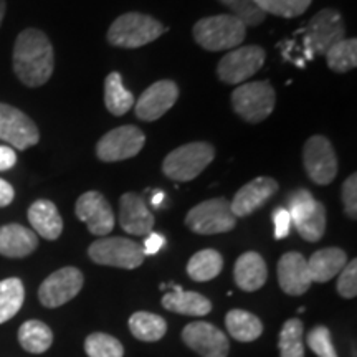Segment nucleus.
<instances>
[{
    "instance_id": "nucleus-1",
    "label": "nucleus",
    "mask_w": 357,
    "mask_h": 357,
    "mask_svg": "<svg viewBox=\"0 0 357 357\" xmlns=\"http://www.w3.org/2000/svg\"><path fill=\"white\" fill-rule=\"evenodd\" d=\"M55 53L42 30L26 29L13 45V71L25 86L38 88L52 78Z\"/></svg>"
},
{
    "instance_id": "nucleus-2",
    "label": "nucleus",
    "mask_w": 357,
    "mask_h": 357,
    "mask_svg": "<svg viewBox=\"0 0 357 357\" xmlns=\"http://www.w3.org/2000/svg\"><path fill=\"white\" fill-rule=\"evenodd\" d=\"M195 42L208 52H222L236 48L247 37V26L231 13L200 19L192 30Z\"/></svg>"
},
{
    "instance_id": "nucleus-3",
    "label": "nucleus",
    "mask_w": 357,
    "mask_h": 357,
    "mask_svg": "<svg viewBox=\"0 0 357 357\" xmlns=\"http://www.w3.org/2000/svg\"><path fill=\"white\" fill-rule=\"evenodd\" d=\"M166 30V26L154 17L139 12H128L111 24L108 42L118 48H139L158 40Z\"/></svg>"
},
{
    "instance_id": "nucleus-4",
    "label": "nucleus",
    "mask_w": 357,
    "mask_h": 357,
    "mask_svg": "<svg viewBox=\"0 0 357 357\" xmlns=\"http://www.w3.org/2000/svg\"><path fill=\"white\" fill-rule=\"evenodd\" d=\"M215 158V147L208 142H189L166 155L162 172L177 182H189L200 176Z\"/></svg>"
},
{
    "instance_id": "nucleus-5",
    "label": "nucleus",
    "mask_w": 357,
    "mask_h": 357,
    "mask_svg": "<svg viewBox=\"0 0 357 357\" xmlns=\"http://www.w3.org/2000/svg\"><path fill=\"white\" fill-rule=\"evenodd\" d=\"M235 113L247 123H261L273 113L276 95L270 82L242 83L230 96Z\"/></svg>"
},
{
    "instance_id": "nucleus-6",
    "label": "nucleus",
    "mask_w": 357,
    "mask_h": 357,
    "mask_svg": "<svg viewBox=\"0 0 357 357\" xmlns=\"http://www.w3.org/2000/svg\"><path fill=\"white\" fill-rule=\"evenodd\" d=\"M306 58L326 55L329 48L346 38V26L341 13L334 8H323L303 29Z\"/></svg>"
},
{
    "instance_id": "nucleus-7",
    "label": "nucleus",
    "mask_w": 357,
    "mask_h": 357,
    "mask_svg": "<svg viewBox=\"0 0 357 357\" xmlns=\"http://www.w3.org/2000/svg\"><path fill=\"white\" fill-rule=\"evenodd\" d=\"M88 255L98 265L134 270L144 263V252L139 243L123 236H102L89 245Z\"/></svg>"
},
{
    "instance_id": "nucleus-8",
    "label": "nucleus",
    "mask_w": 357,
    "mask_h": 357,
    "mask_svg": "<svg viewBox=\"0 0 357 357\" xmlns=\"http://www.w3.org/2000/svg\"><path fill=\"white\" fill-rule=\"evenodd\" d=\"M185 225L199 235L225 234L235 229L236 218L230 211V202L218 197L192 207L185 217Z\"/></svg>"
},
{
    "instance_id": "nucleus-9",
    "label": "nucleus",
    "mask_w": 357,
    "mask_h": 357,
    "mask_svg": "<svg viewBox=\"0 0 357 357\" xmlns=\"http://www.w3.org/2000/svg\"><path fill=\"white\" fill-rule=\"evenodd\" d=\"M266 52L258 45L235 48L218 61L217 75L227 84H242L261 68Z\"/></svg>"
},
{
    "instance_id": "nucleus-10",
    "label": "nucleus",
    "mask_w": 357,
    "mask_h": 357,
    "mask_svg": "<svg viewBox=\"0 0 357 357\" xmlns=\"http://www.w3.org/2000/svg\"><path fill=\"white\" fill-rule=\"evenodd\" d=\"M303 164L307 177L318 185H329L337 176V155L331 141L324 136H312L303 149Z\"/></svg>"
},
{
    "instance_id": "nucleus-11",
    "label": "nucleus",
    "mask_w": 357,
    "mask_h": 357,
    "mask_svg": "<svg viewBox=\"0 0 357 357\" xmlns=\"http://www.w3.org/2000/svg\"><path fill=\"white\" fill-rule=\"evenodd\" d=\"M146 136L139 128L128 124L106 132L98 141L96 155L102 162H118V160L131 159L141 153L144 147Z\"/></svg>"
},
{
    "instance_id": "nucleus-12",
    "label": "nucleus",
    "mask_w": 357,
    "mask_h": 357,
    "mask_svg": "<svg viewBox=\"0 0 357 357\" xmlns=\"http://www.w3.org/2000/svg\"><path fill=\"white\" fill-rule=\"evenodd\" d=\"M0 141H6L12 149L25 151L40 141L37 124L20 109L0 102Z\"/></svg>"
},
{
    "instance_id": "nucleus-13",
    "label": "nucleus",
    "mask_w": 357,
    "mask_h": 357,
    "mask_svg": "<svg viewBox=\"0 0 357 357\" xmlns=\"http://www.w3.org/2000/svg\"><path fill=\"white\" fill-rule=\"evenodd\" d=\"M83 283V273L78 268L65 266L43 281L38 289V300L45 307L63 306L82 291Z\"/></svg>"
},
{
    "instance_id": "nucleus-14",
    "label": "nucleus",
    "mask_w": 357,
    "mask_h": 357,
    "mask_svg": "<svg viewBox=\"0 0 357 357\" xmlns=\"http://www.w3.org/2000/svg\"><path fill=\"white\" fill-rule=\"evenodd\" d=\"M77 217L86 223L93 235L106 236L114 229V213L106 197L100 192L89 190L79 195L75 207Z\"/></svg>"
},
{
    "instance_id": "nucleus-15",
    "label": "nucleus",
    "mask_w": 357,
    "mask_h": 357,
    "mask_svg": "<svg viewBox=\"0 0 357 357\" xmlns=\"http://www.w3.org/2000/svg\"><path fill=\"white\" fill-rule=\"evenodd\" d=\"M178 98V86L172 79H160L151 84L139 100L134 102V113L142 121L153 123L162 118L176 105Z\"/></svg>"
},
{
    "instance_id": "nucleus-16",
    "label": "nucleus",
    "mask_w": 357,
    "mask_h": 357,
    "mask_svg": "<svg viewBox=\"0 0 357 357\" xmlns=\"http://www.w3.org/2000/svg\"><path fill=\"white\" fill-rule=\"evenodd\" d=\"M182 339L192 351L202 357H227L229 356V337L225 333L205 321H195L187 324L182 331Z\"/></svg>"
},
{
    "instance_id": "nucleus-17",
    "label": "nucleus",
    "mask_w": 357,
    "mask_h": 357,
    "mask_svg": "<svg viewBox=\"0 0 357 357\" xmlns=\"http://www.w3.org/2000/svg\"><path fill=\"white\" fill-rule=\"evenodd\" d=\"M280 185L271 177H257L245 184L242 189L235 194L230 204V211L235 218L252 215L253 212L261 208L268 200L278 192Z\"/></svg>"
},
{
    "instance_id": "nucleus-18",
    "label": "nucleus",
    "mask_w": 357,
    "mask_h": 357,
    "mask_svg": "<svg viewBox=\"0 0 357 357\" xmlns=\"http://www.w3.org/2000/svg\"><path fill=\"white\" fill-rule=\"evenodd\" d=\"M280 288L289 296H301L311 287L306 258L298 252H288L278 261Z\"/></svg>"
},
{
    "instance_id": "nucleus-19",
    "label": "nucleus",
    "mask_w": 357,
    "mask_h": 357,
    "mask_svg": "<svg viewBox=\"0 0 357 357\" xmlns=\"http://www.w3.org/2000/svg\"><path fill=\"white\" fill-rule=\"evenodd\" d=\"M119 223L129 235H149L154 227V215L139 194L128 192L119 200Z\"/></svg>"
},
{
    "instance_id": "nucleus-20",
    "label": "nucleus",
    "mask_w": 357,
    "mask_h": 357,
    "mask_svg": "<svg viewBox=\"0 0 357 357\" xmlns=\"http://www.w3.org/2000/svg\"><path fill=\"white\" fill-rule=\"evenodd\" d=\"M38 247V236L33 230L20 223L0 227V255L7 258H24Z\"/></svg>"
},
{
    "instance_id": "nucleus-21",
    "label": "nucleus",
    "mask_w": 357,
    "mask_h": 357,
    "mask_svg": "<svg viewBox=\"0 0 357 357\" xmlns=\"http://www.w3.org/2000/svg\"><path fill=\"white\" fill-rule=\"evenodd\" d=\"M29 222L35 234L45 240H56L63 231V218L56 205L47 199H40L29 208Z\"/></svg>"
},
{
    "instance_id": "nucleus-22",
    "label": "nucleus",
    "mask_w": 357,
    "mask_h": 357,
    "mask_svg": "<svg viewBox=\"0 0 357 357\" xmlns=\"http://www.w3.org/2000/svg\"><path fill=\"white\" fill-rule=\"evenodd\" d=\"M235 283L243 291H257L266 283L268 268L261 255L257 252H247L235 263Z\"/></svg>"
},
{
    "instance_id": "nucleus-23",
    "label": "nucleus",
    "mask_w": 357,
    "mask_h": 357,
    "mask_svg": "<svg viewBox=\"0 0 357 357\" xmlns=\"http://www.w3.org/2000/svg\"><path fill=\"white\" fill-rule=\"evenodd\" d=\"M307 261L310 278L314 283H326L341 273L347 263V255L341 248H323L312 253Z\"/></svg>"
},
{
    "instance_id": "nucleus-24",
    "label": "nucleus",
    "mask_w": 357,
    "mask_h": 357,
    "mask_svg": "<svg viewBox=\"0 0 357 357\" xmlns=\"http://www.w3.org/2000/svg\"><path fill=\"white\" fill-rule=\"evenodd\" d=\"M162 306L167 311L185 316H205L212 311V303L200 293L184 291L182 287L172 284V291L162 298Z\"/></svg>"
},
{
    "instance_id": "nucleus-25",
    "label": "nucleus",
    "mask_w": 357,
    "mask_h": 357,
    "mask_svg": "<svg viewBox=\"0 0 357 357\" xmlns=\"http://www.w3.org/2000/svg\"><path fill=\"white\" fill-rule=\"evenodd\" d=\"M230 336L240 342H252L261 336L263 324L258 316L243 310H231L225 316Z\"/></svg>"
},
{
    "instance_id": "nucleus-26",
    "label": "nucleus",
    "mask_w": 357,
    "mask_h": 357,
    "mask_svg": "<svg viewBox=\"0 0 357 357\" xmlns=\"http://www.w3.org/2000/svg\"><path fill=\"white\" fill-rule=\"evenodd\" d=\"M129 329L132 336L142 342H155L167 333V323L162 316L154 312L137 311L129 318Z\"/></svg>"
},
{
    "instance_id": "nucleus-27",
    "label": "nucleus",
    "mask_w": 357,
    "mask_h": 357,
    "mask_svg": "<svg viewBox=\"0 0 357 357\" xmlns=\"http://www.w3.org/2000/svg\"><path fill=\"white\" fill-rule=\"evenodd\" d=\"M134 95L124 86L121 75L118 71H113L106 77L105 82V105L111 114L124 116L132 108Z\"/></svg>"
},
{
    "instance_id": "nucleus-28",
    "label": "nucleus",
    "mask_w": 357,
    "mask_h": 357,
    "mask_svg": "<svg viewBox=\"0 0 357 357\" xmlns=\"http://www.w3.org/2000/svg\"><path fill=\"white\" fill-rule=\"evenodd\" d=\"M223 268V258L217 250L205 248L195 253L187 263V275L194 281L204 283V281H211L215 276L220 275Z\"/></svg>"
},
{
    "instance_id": "nucleus-29",
    "label": "nucleus",
    "mask_w": 357,
    "mask_h": 357,
    "mask_svg": "<svg viewBox=\"0 0 357 357\" xmlns=\"http://www.w3.org/2000/svg\"><path fill=\"white\" fill-rule=\"evenodd\" d=\"M19 342L26 352L43 354V352L50 349L53 342V333L42 321L30 319L20 326Z\"/></svg>"
},
{
    "instance_id": "nucleus-30",
    "label": "nucleus",
    "mask_w": 357,
    "mask_h": 357,
    "mask_svg": "<svg viewBox=\"0 0 357 357\" xmlns=\"http://www.w3.org/2000/svg\"><path fill=\"white\" fill-rule=\"evenodd\" d=\"M25 300L24 283L19 278L0 281V324L7 323L20 311Z\"/></svg>"
},
{
    "instance_id": "nucleus-31",
    "label": "nucleus",
    "mask_w": 357,
    "mask_h": 357,
    "mask_svg": "<svg viewBox=\"0 0 357 357\" xmlns=\"http://www.w3.org/2000/svg\"><path fill=\"white\" fill-rule=\"evenodd\" d=\"M328 66L336 73H346L357 66V40L344 38L326 53Z\"/></svg>"
},
{
    "instance_id": "nucleus-32",
    "label": "nucleus",
    "mask_w": 357,
    "mask_h": 357,
    "mask_svg": "<svg viewBox=\"0 0 357 357\" xmlns=\"http://www.w3.org/2000/svg\"><path fill=\"white\" fill-rule=\"evenodd\" d=\"M305 326L298 318L288 319L280 333L281 357H305V342H303Z\"/></svg>"
},
{
    "instance_id": "nucleus-33",
    "label": "nucleus",
    "mask_w": 357,
    "mask_h": 357,
    "mask_svg": "<svg viewBox=\"0 0 357 357\" xmlns=\"http://www.w3.org/2000/svg\"><path fill=\"white\" fill-rule=\"evenodd\" d=\"M84 352L89 357H123L124 347L109 334L93 333L84 341Z\"/></svg>"
},
{
    "instance_id": "nucleus-34",
    "label": "nucleus",
    "mask_w": 357,
    "mask_h": 357,
    "mask_svg": "<svg viewBox=\"0 0 357 357\" xmlns=\"http://www.w3.org/2000/svg\"><path fill=\"white\" fill-rule=\"evenodd\" d=\"M312 0H255L258 8L271 15L284 17V19H294L300 17L310 8Z\"/></svg>"
},
{
    "instance_id": "nucleus-35",
    "label": "nucleus",
    "mask_w": 357,
    "mask_h": 357,
    "mask_svg": "<svg viewBox=\"0 0 357 357\" xmlns=\"http://www.w3.org/2000/svg\"><path fill=\"white\" fill-rule=\"evenodd\" d=\"M318 205V200H316L310 194V190L306 189H296L289 194L288 202H287V211L291 217V225H296L301 220H305L307 215H311L312 211Z\"/></svg>"
},
{
    "instance_id": "nucleus-36",
    "label": "nucleus",
    "mask_w": 357,
    "mask_h": 357,
    "mask_svg": "<svg viewBox=\"0 0 357 357\" xmlns=\"http://www.w3.org/2000/svg\"><path fill=\"white\" fill-rule=\"evenodd\" d=\"M294 229L298 230V234H300L301 238H305L306 242H319L326 231L324 205L318 202V205H316V208L312 211L311 215H307L305 220L296 223V225H294Z\"/></svg>"
},
{
    "instance_id": "nucleus-37",
    "label": "nucleus",
    "mask_w": 357,
    "mask_h": 357,
    "mask_svg": "<svg viewBox=\"0 0 357 357\" xmlns=\"http://www.w3.org/2000/svg\"><path fill=\"white\" fill-rule=\"evenodd\" d=\"M223 6L229 7L231 10V15L242 20L245 26H257L265 22L266 15L263 13L255 0H218Z\"/></svg>"
},
{
    "instance_id": "nucleus-38",
    "label": "nucleus",
    "mask_w": 357,
    "mask_h": 357,
    "mask_svg": "<svg viewBox=\"0 0 357 357\" xmlns=\"http://www.w3.org/2000/svg\"><path fill=\"white\" fill-rule=\"evenodd\" d=\"M310 349L318 357H339L336 347L333 344L331 331L326 326H316L306 336Z\"/></svg>"
},
{
    "instance_id": "nucleus-39",
    "label": "nucleus",
    "mask_w": 357,
    "mask_h": 357,
    "mask_svg": "<svg viewBox=\"0 0 357 357\" xmlns=\"http://www.w3.org/2000/svg\"><path fill=\"white\" fill-rule=\"evenodd\" d=\"M336 289L342 298H347V300L356 298L357 294V261L356 260L347 261L346 266L342 268L341 273H339Z\"/></svg>"
},
{
    "instance_id": "nucleus-40",
    "label": "nucleus",
    "mask_w": 357,
    "mask_h": 357,
    "mask_svg": "<svg viewBox=\"0 0 357 357\" xmlns=\"http://www.w3.org/2000/svg\"><path fill=\"white\" fill-rule=\"evenodd\" d=\"M342 204L344 212L349 218L357 217V176L351 174L342 184Z\"/></svg>"
},
{
    "instance_id": "nucleus-41",
    "label": "nucleus",
    "mask_w": 357,
    "mask_h": 357,
    "mask_svg": "<svg viewBox=\"0 0 357 357\" xmlns=\"http://www.w3.org/2000/svg\"><path fill=\"white\" fill-rule=\"evenodd\" d=\"M273 223H275V238L281 240L287 238L291 229V217L284 207L275 208L273 212Z\"/></svg>"
},
{
    "instance_id": "nucleus-42",
    "label": "nucleus",
    "mask_w": 357,
    "mask_h": 357,
    "mask_svg": "<svg viewBox=\"0 0 357 357\" xmlns=\"http://www.w3.org/2000/svg\"><path fill=\"white\" fill-rule=\"evenodd\" d=\"M164 245H166V238H164L160 234H154V231H151V234L147 235L144 247H142V252H144V255H155Z\"/></svg>"
},
{
    "instance_id": "nucleus-43",
    "label": "nucleus",
    "mask_w": 357,
    "mask_h": 357,
    "mask_svg": "<svg viewBox=\"0 0 357 357\" xmlns=\"http://www.w3.org/2000/svg\"><path fill=\"white\" fill-rule=\"evenodd\" d=\"M17 164V154L10 146H0V172L8 171Z\"/></svg>"
},
{
    "instance_id": "nucleus-44",
    "label": "nucleus",
    "mask_w": 357,
    "mask_h": 357,
    "mask_svg": "<svg viewBox=\"0 0 357 357\" xmlns=\"http://www.w3.org/2000/svg\"><path fill=\"white\" fill-rule=\"evenodd\" d=\"M13 197H15V190L8 184L7 181L0 178V207H7L12 204Z\"/></svg>"
},
{
    "instance_id": "nucleus-45",
    "label": "nucleus",
    "mask_w": 357,
    "mask_h": 357,
    "mask_svg": "<svg viewBox=\"0 0 357 357\" xmlns=\"http://www.w3.org/2000/svg\"><path fill=\"white\" fill-rule=\"evenodd\" d=\"M164 199H166V194H164L162 190H154L153 195H151V204H153L154 207H160Z\"/></svg>"
},
{
    "instance_id": "nucleus-46",
    "label": "nucleus",
    "mask_w": 357,
    "mask_h": 357,
    "mask_svg": "<svg viewBox=\"0 0 357 357\" xmlns=\"http://www.w3.org/2000/svg\"><path fill=\"white\" fill-rule=\"evenodd\" d=\"M3 17H6V0H0V25H2Z\"/></svg>"
}]
</instances>
